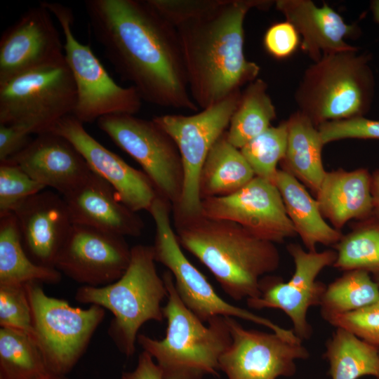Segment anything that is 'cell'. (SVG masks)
<instances>
[{"label": "cell", "mask_w": 379, "mask_h": 379, "mask_svg": "<svg viewBox=\"0 0 379 379\" xmlns=\"http://www.w3.org/2000/svg\"><path fill=\"white\" fill-rule=\"evenodd\" d=\"M41 379H69L66 376V375H58L53 373H49L46 376Z\"/></svg>", "instance_id": "44"}, {"label": "cell", "mask_w": 379, "mask_h": 379, "mask_svg": "<svg viewBox=\"0 0 379 379\" xmlns=\"http://www.w3.org/2000/svg\"><path fill=\"white\" fill-rule=\"evenodd\" d=\"M370 55L358 49L324 55L304 72L295 93L299 112L315 126L362 117L371 107L375 81Z\"/></svg>", "instance_id": "6"}, {"label": "cell", "mask_w": 379, "mask_h": 379, "mask_svg": "<svg viewBox=\"0 0 379 379\" xmlns=\"http://www.w3.org/2000/svg\"><path fill=\"white\" fill-rule=\"evenodd\" d=\"M224 0H148L149 3L175 28L215 9Z\"/></svg>", "instance_id": "38"}, {"label": "cell", "mask_w": 379, "mask_h": 379, "mask_svg": "<svg viewBox=\"0 0 379 379\" xmlns=\"http://www.w3.org/2000/svg\"><path fill=\"white\" fill-rule=\"evenodd\" d=\"M8 160L46 188H53L61 195L91 171L73 144L52 131L36 135L24 149Z\"/></svg>", "instance_id": "21"}, {"label": "cell", "mask_w": 379, "mask_h": 379, "mask_svg": "<svg viewBox=\"0 0 379 379\" xmlns=\"http://www.w3.org/2000/svg\"><path fill=\"white\" fill-rule=\"evenodd\" d=\"M324 320L379 348V300L356 311L331 316Z\"/></svg>", "instance_id": "36"}, {"label": "cell", "mask_w": 379, "mask_h": 379, "mask_svg": "<svg viewBox=\"0 0 379 379\" xmlns=\"http://www.w3.org/2000/svg\"><path fill=\"white\" fill-rule=\"evenodd\" d=\"M200 214L234 222L273 243L296 234L277 186L257 176L230 195L201 200Z\"/></svg>", "instance_id": "15"}, {"label": "cell", "mask_w": 379, "mask_h": 379, "mask_svg": "<svg viewBox=\"0 0 379 379\" xmlns=\"http://www.w3.org/2000/svg\"><path fill=\"white\" fill-rule=\"evenodd\" d=\"M300 44L298 30L287 20L272 25L263 37V46L266 51L279 60L291 56Z\"/></svg>", "instance_id": "39"}, {"label": "cell", "mask_w": 379, "mask_h": 379, "mask_svg": "<svg viewBox=\"0 0 379 379\" xmlns=\"http://www.w3.org/2000/svg\"><path fill=\"white\" fill-rule=\"evenodd\" d=\"M22 127L0 124V161L8 160L24 149L33 138Z\"/></svg>", "instance_id": "40"}, {"label": "cell", "mask_w": 379, "mask_h": 379, "mask_svg": "<svg viewBox=\"0 0 379 379\" xmlns=\"http://www.w3.org/2000/svg\"><path fill=\"white\" fill-rule=\"evenodd\" d=\"M51 373L29 334L0 328V379H41Z\"/></svg>", "instance_id": "30"}, {"label": "cell", "mask_w": 379, "mask_h": 379, "mask_svg": "<svg viewBox=\"0 0 379 379\" xmlns=\"http://www.w3.org/2000/svg\"><path fill=\"white\" fill-rule=\"evenodd\" d=\"M226 131L212 147L200 171L201 200L230 195L255 176L240 149L228 141Z\"/></svg>", "instance_id": "26"}, {"label": "cell", "mask_w": 379, "mask_h": 379, "mask_svg": "<svg viewBox=\"0 0 379 379\" xmlns=\"http://www.w3.org/2000/svg\"><path fill=\"white\" fill-rule=\"evenodd\" d=\"M121 379H164V378L152 357L143 350L139 355L136 368L133 371L124 373Z\"/></svg>", "instance_id": "41"}, {"label": "cell", "mask_w": 379, "mask_h": 379, "mask_svg": "<svg viewBox=\"0 0 379 379\" xmlns=\"http://www.w3.org/2000/svg\"><path fill=\"white\" fill-rule=\"evenodd\" d=\"M131 248L124 237L73 224L55 268L82 286H106L127 270Z\"/></svg>", "instance_id": "16"}, {"label": "cell", "mask_w": 379, "mask_h": 379, "mask_svg": "<svg viewBox=\"0 0 379 379\" xmlns=\"http://www.w3.org/2000/svg\"><path fill=\"white\" fill-rule=\"evenodd\" d=\"M98 127L142 167L159 194L172 208L181 199L184 168L172 137L153 119L134 114H111L100 118Z\"/></svg>", "instance_id": "11"}, {"label": "cell", "mask_w": 379, "mask_h": 379, "mask_svg": "<svg viewBox=\"0 0 379 379\" xmlns=\"http://www.w3.org/2000/svg\"><path fill=\"white\" fill-rule=\"evenodd\" d=\"M274 184L282 197L288 218L309 251H316L318 244L331 245L342 238L339 230L324 219L317 199L291 173L278 169Z\"/></svg>", "instance_id": "24"}, {"label": "cell", "mask_w": 379, "mask_h": 379, "mask_svg": "<svg viewBox=\"0 0 379 379\" xmlns=\"http://www.w3.org/2000/svg\"><path fill=\"white\" fill-rule=\"evenodd\" d=\"M51 12L41 3L26 11L0 39V85L25 72L65 60Z\"/></svg>", "instance_id": "17"}, {"label": "cell", "mask_w": 379, "mask_h": 379, "mask_svg": "<svg viewBox=\"0 0 379 379\" xmlns=\"http://www.w3.org/2000/svg\"><path fill=\"white\" fill-rule=\"evenodd\" d=\"M76 87L65 61L25 72L0 85V124L32 134L50 131L72 114Z\"/></svg>", "instance_id": "10"}, {"label": "cell", "mask_w": 379, "mask_h": 379, "mask_svg": "<svg viewBox=\"0 0 379 379\" xmlns=\"http://www.w3.org/2000/svg\"><path fill=\"white\" fill-rule=\"evenodd\" d=\"M152 246L138 244L131 248V260L124 274L103 286H81L75 300L109 310L114 318L108 333L126 356L135 351L138 333L148 321L164 319L161 305L168 291L156 268Z\"/></svg>", "instance_id": "5"}, {"label": "cell", "mask_w": 379, "mask_h": 379, "mask_svg": "<svg viewBox=\"0 0 379 379\" xmlns=\"http://www.w3.org/2000/svg\"><path fill=\"white\" fill-rule=\"evenodd\" d=\"M371 193L373 197V217L379 220V171L371 176Z\"/></svg>", "instance_id": "42"}, {"label": "cell", "mask_w": 379, "mask_h": 379, "mask_svg": "<svg viewBox=\"0 0 379 379\" xmlns=\"http://www.w3.org/2000/svg\"><path fill=\"white\" fill-rule=\"evenodd\" d=\"M0 326L32 335L31 307L25 285L0 286Z\"/></svg>", "instance_id": "35"}, {"label": "cell", "mask_w": 379, "mask_h": 379, "mask_svg": "<svg viewBox=\"0 0 379 379\" xmlns=\"http://www.w3.org/2000/svg\"><path fill=\"white\" fill-rule=\"evenodd\" d=\"M61 278L62 273L57 269L37 265L28 256L14 213H0V286L32 281L55 284Z\"/></svg>", "instance_id": "27"}, {"label": "cell", "mask_w": 379, "mask_h": 379, "mask_svg": "<svg viewBox=\"0 0 379 379\" xmlns=\"http://www.w3.org/2000/svg\"><path fill=\"white\" fill-rule=\"evenodd\" d=\"M41 3L55 16L64 35L65 61L76 87V102L72 115L85 124L97 121L107 115L138 113L142 100L136 89L117 84L90 46L74 36L72 9L60 3Z\"/></svg>", "instance_id": "9"}, {"label": "cell", "mask_w": 379, "mask_h": 379, "mask_svg": "<svg viewBox=\"0 0 379 379\" xmlns=\"http://www.w3.org/2000/svg\"><path fill=\"white\" fill-rule=\"evenodd\" d=\"M267 91L266 82L257 78L241 93L226 131L228 141L235 147L240 149L270 127L276 118V109Z\"/></svg>", "instance_id": "29"}, {"label": "cell", "mask_w": 379, "mask_h": 379, "mask_svg": "<svg viewBox=\"0 0 379 379\" xmlns=\"http://www.w3.org/2000/svg\"><path fill=\"white\" fill-rule=\"evenodd\" d=\"M324 357L332 379H359L371 375L379 379V348L351 332L336 328L326 343Z\"/></svg>", "instance_id": "28"}, {"label": "cell", "mask_w": 379, "mask_h": 379, "mask_svg": "<svg viewBox=\"0 0 379 379\" xmlns=\"http://www.w3.org/2000/svg\"><path fill=\"white\" fill-rule=\"evenodd\" d=\"M324 145L346 139H379V120L357 117L324 122L317 126Z\"/></svg>", "instance_id": "37"}, {"label": "cell", "mask_w": 379, "mask_h": 379, "mask_svg": "<svg viewBox=\"0 0 379 379\" xmlns=\"http://www.w3.org/2000/svg\"><path fill=\"white\" fill-rule=\"evenodd\" d=\"M371 9L372 11L375 21L379 25V0H374L371 1Z\"/></svg>", "instance_id": "43"}, {"label": "cell", "mask_w": 379, "mask_h": 379, "mask_svg": "<svg viewBox=\"0 0 379 379\" xmlns=\"http://www.w3.org/2000/svg\"><path fill=\"white\" fill-rule=\"evenodd\" d=\"M50 131L72 142L91 171L112 185L126 206L136 213L149 210L159 193L148 176L102 145L73 115L61 119Z\"/></svg>", "instance_id": "18"}, {"label": "cell", "mask_w": 379, "mask_h": 379, "mask_svg": "<svg viewBox=\"0 0 379 379\" xmlns=\"http://www.w3.org/2000/svg\"><path fill=\"white\" fill-rule=\"evenodd\" d=\"M232 343L220 359L228 379H277L296 371L295 361L309 357L302 342H291L278 334L246 329L226 317Z\"/></svg>", "instance_id": "14"}, {"label": "cell", "mask_w": 379, "mask_h": 379, "mask_svg": "<svg viewBox=\"0 0 379 379\" xmlns=\"http://www.w3.org/2000/svg\"><path fill=\"white\" fill-rule=\"evenodd\" d=\"M162 278L168 291L163 307L166 335L157 340L140 333L137 342L156 360L164 379L218 375L220 359L232 343L226 317H215L205 325L180 298L172 274L167 270Z\"/></svg>", "instance_id": "4"}, {"label": "cell", "mask_w": 379, "mask_h": 379, "mask_svg": "<svg viewBox=\"0 0 379 379\" xmlns=\"http://www.w3.org/2000/svg\"><path fill=\"white\" fill-rule=\"evenodd\" d=\"M62 196L74 224L122 237H138L144 227L136 212L126 206L112 185L93 171Z\"/></svg>", "instance_id": "20"}, {"label": "cell", "mask_w": 379, "mask_h": 379, "mask_svg": "<svg viewBox=\"0 0 379 379\" xmlns=\"http://www.w3.org/2000/svg\"><path fill=\"white\" fill-rule=\"evenodd\" d=\"M292 256L295 271L286 282L276 279L265 278L260 281V295L246 300L249 307L256 310L279 309L290 318L293 331L302 341L312 333L307 314L312 306L320 305L326 288L317 281L320 272L333 265L337 253L327 250L322 252L305 251L299 244H291L287 247Z\"/></svg>", "instance_id": "13"}, {"label": "cell", "mask_w": 379, "mask_h": 379, "mask_svg": "<svg viewBox=\"0 0 379 379\" xmlns=\"http://www.w3.org/2000/svg\"><path fill=\"white\" fill-rule=\"evenodd\" d=\"M12 212L28 256L37 265L55 268L74 224L62 196L44 190L25 199Z\"/></svg>", "instance_id": "19"}, {"label": "cell", "mask_w": 379, "mask_h": 379, "mask_svg": "<svg viewBox=\"0 0 379 379\" xmlns=\"http://www.w3.org/2000/svg\"><path fill=\"white\" fill-rule=\"evenodd\" d=\"M286 121L287 145L281 161L283 170L317 194L326 173L321 159L324 145L318 128L299 111L292 114Z\"/></svg>", "instance_id": "25"}, {"label": "cell", "mask_w": 379, "mask_h": 379, "mask_svg": "<svg viewBox=\"0 0 379 379\" xmlns=\"http://www.w3.org/2000/svg\"><path fill=\"white\" fill-rule=\"evenodd\" d=\"M241 91L192 115L164 114L152 119L175 142L182 161L184 185L173 215L191 217L201 213L198 180L210 150L227 130Z\"/></svg>", "instance_id": "12"}, {"label": "cell", "mask_w": 379, "mask_h": 379, "mask_svg": "<svg viewBox=\"0 0 379 379\" xmlns=\"http://www.w3.org/2000/svg\"><path fill=\"white\" fill-rule=\"evenodd\" d=\"M90 29L120 77L150 104L197 110L177 29L148 0H86Z\"/></svg>", "instance_id": "1"}, {"label": "cell", "mask_w": 379, "mask_h": 379, "mask_svg": "<svg viewBox=\"0 0 379 379\" xmlns=\"http://www.w3.org/2000/svg\"><path fill=\"white\" fill-rule=\"evenodd\" d=\"M45 188L15 163L0 161V213L12 211L25 199Z\"/></svg>", "instance_id": "34"}, {"label": "cell", "mask_w": 379, "mask_h": 379, "mask_svg": "<svg viewBox=\"0 0 379 379\" xmlns=\"http://www.w3.org/2000/svg\"><path fill=\"white\" fill-rule=\"evenodd\" d=\"M276 8L292 23L302 36L300 48L317 62L324 55L354 51L345 39L358 32L356 25L347 24L343 17L326 4L317 6L310 0H277Z\"/></svg>", "instance_id": "22"}, {"label": "cell", "mask_w": 379, "mask_h": 379, "mask_svg": "<svg viewBox=\"0 0 379 379\" xmlns=\"http://www.w3.org/2000/svg\"><path fill=\"white\" fill-rule=\"evenodd\" d=\"M171 211V203L158 194L148 211L155 225L152 246L156 261L172 274L176 291L186 307L204 323L218 316L237 317L264 326L288 340H294L296 336L293 330L230 304L217 294L206 277L183 253L172 227Z\"/></svg>", "instance_id": "8"}, {"label": "cell", "mask_w": 379, "mask_h": 379, "mask_svg": "<svg viewBox=\"0 0 379 379\" xmlns=\"http://www.w3.org/2000/svg\"><path fill=\"white\" fill-rule=\"evenodd\" d=\"M173 216L180 246L208 269L227 295L235 300L260 296L262 277L279 265L274 243L232 221Z\"/></svg>", "instance_id": "3"}, {"label": "cell", "mask_w": 379, "mask_h": 379, "mask_svg": "<svg viewBox=\"0 0 379 379\" xmlns=\"http://www.w3.org/2000/svg\"><path fill=\"white\" fill-rule=\"evenodd\" d=\"M365 220L336 244L333 266L344 271H366L379 285V220L374 218Z\"/></svg>", "instance_id": "32"}, {"label": "cell", "mask_w": 379, "mask_h": 379, "mask_svg": "<svg viewBox=\"0 0 379 379\" xmlns=\"http://www.w3.org/2000/svg\"><path fill=\"white\" fill-rule=\"evenodd\" d=\"M317 197L323 216L338 230L352 219L373 217L371 176L364 168L326 172Z\"/></svg>", "instance_id": "23"}, {"label": "cell", "mask_w": 379, "mask_h": 379, "mask_svg": "<svg viewBox=\"0 0 379 379\" xmlns=\"http://www.w3.org/2000/svg\"><path fill=\"white\" fill-rule=\"evenodd\" d=\"M287 136V121H284L269 127L240 149L255 176L274 183L277 165L286 154Z\"/></svg>", "instance_id": "33"}, {"label": "cell", "mask_w": 379, "mask_h": 379, "mask_svg": "<svg viewBox=\"0 0 379 379\" xmlns=\"http://www.w3.org/2000/svg\"><path fill=\"white\" fill-rule=\"evenodd\" d=\"M273 2L224 0L215 9L176 27L190 93L201 109L240 91L258 78L260 67L244 54V20L251 8H268Z\"/></svg>", "instance_id": "2"}, {"label": "cell", "mask_w": 379, "mask_h": 379, "mask_svg": "<svg viewBox=\"0 0 379 379\" xmlns=\"http://www.w3.org/2000/svg\"><path fill=\"white\" fill-rule=\"evenodd\" d=\"M379 300V285L364 270L346 271L326 286L320 303L326 318L356 311Z\"/></svg>", "instance_id": "31"}, {"label": "cell", "mask_w": 379, "mask_h": 379, "mask_svg": "<svg viewBox=\"0 0 379 379\" xmlns=\"http://www.w3.org/2000/svg\"><path fill=\"white\" fill-rule=\"evenodd\" d=\"M31 307L30 335L40 350L48 370L66 375L86 352L104 320L105 309L71 306L66 300L46 294L39 282L25 284Z\"/></svg>", "instance_id": "7"}]
</instances>
